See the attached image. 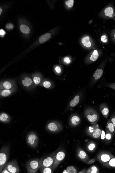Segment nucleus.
<instances>
[{
    "instance_id": "c756f323",
    "label": "nucleus",
    "mask_w": 115,
    "mask_h": 173,
    "mask_svg": "<svg viewBox=\"0 0 115 173\" xmlns=\"http://www.w3.org/2000/svg\"><path fill=\"white\" fill-rule=\"evenodd\" d=\"M102 113L103 115L104 116H106L108 115L109 113V109L107 107H105L102 111Z\"/></svg>"
},
{
    "instance_id": "72a5a7b5",
    "label": "nucleus",
    "mask_w": 115,
    "mask_h": 173,
    "mask_svg": "<svg viewBox=\"0 0 115 173\" xmlns=\"http://www.w3.org/2000/svg\"><path fill=\"white\" fill-rule=\"evenodd\" d=\"M109 164L112 167H115V159H111L110 161Z\"/></svg>"
},
{
    "instance_id": "c85d7f7f",
    "label": "nucleus",
    "mask_w": 115,
    "mask_h": 173,
    "mask_svg": "<svg viewBox=\"0 0 115 173\" xmlns=\"http://www.w3.org/2000/svg\"><path fill=\"white\" fill-rule=\"evenodd\" d=\"M107 127L110 131L111 132H112L114 131V130H115V127L112 123H108Z\"/></svg>"
},
{
    "instance_id": "20e7f679",
    "label": "nucleus",
    "mask_w": 115,
    "mask_h": 173,
    "mask_svg": "<svg viewBox=\"0 0 115 173\" xmlns=\"http://www.w3.org/2000/svg\"><path fill=\"white\" fill-rule=\"evenodd\" d=\"M52 155L43 156L40 158V168L45 167H52L55 162V156Z\"/></svg>"
},
{
    "instance_id": "cd10ccee",
    "label": "nucleus",
    "mask_w": 115,
    "mask_h": 173,
    "mask_svg": "<svg viewBox=\"0 0 115 173\" xmlns=\"http://www.w3.org/2000/svg\"><path fill=\"white\" fill-rule=\"evenodd\" d=\"M74 3V0H69L66 1V4L69 8H71L73 6Z\"/></svg>"
},
{
    "instance_id": "423d86ee",
    "label": "nucleus",
    "mask_w": 115,
    "mask_h": 173,
    "mask_svg": "<svg viewBox=\"0 0 115 173\" xmlns=\"http://www.w3.org/2000/svg\"><path fill=\"white\" fill-rule=\"evenodd\" d=\"M4 167H6L10 173H19L20 170L19 165L16 159L12 160L7 163Z\"/></svg>"
},
{
    "instance_id": "f8f14e48",
    "label": "nucleus",
    "mask_w": 115,
    "mask_h": 173,
    "mask_svg": "<svg viewBox=\"0 0 115 173\" xmlns=\"http://www.w3.org/2000/svg\"><path fill=\"white\" fill-rule=\"evenodd\" d=\"M104 14L106 17L112 18L115 17V14L114 10L111 7H108L104 10Z\"/></svg>"
},
{
    "instance_id": "7c9ffc66",
    "label": "nucleus",
    "mask_w": 115,
    "mask_h": 173,
    "mask_svg": "<svg viewBox=\"0 0 115 173\" xmlns=\"http://www.w3.org/2000/svg\"><path fill=\"white\" fill-rule=\"evenodd\" d=\"M101 40L102 42L106 43L107 42L108 38L106 35H103L101 37Z\"/></svg>"
},
{
    "instance_id": "a211bd4d",
    "label": "nucleus",
    "mask_w": 115,
    "mask_h": 173,
    "mask_svg": "<svg viewBox=\"0 0 115 173\" xmlns=\"http://www.w3.org/2000/svg\"><path fill=\"white\" fill-rule=\"evenodd\" d=\"M80 121V119L78 116L74 115L71 118V124L74 125H77L79 124Z\"/></svg>"
},
{
    "instance_id": "473e14b6",
    "label": "nucleus",
    "mask_w": 115,
    "mask_h": 173,
    "mask_svg": "<svg viewBox=\"0 0 115 173\" xmlns=\"http://www.w3.org/2000/svg\"><path fill=\"white\" fill-rule=\"evenodd\" d=\"M64 62L67 64H69L71 62L70 59L69 57H66L64 58Z\"/></svg>"
},
{
    "instance_id": "58836bf2",
    "label": "nucleus",
    "mask_w": 115,
    "mask_h": 173,
    "mask_svg": "<svg viewBox=\"0 0 115 173\" xmlns=\"http://www.w3.org/2000/svg\"><path fill=\"white\" fill-rule=\"evenodd\" d=\"M1 173H10V172L8 171V169H7L6 167H4L3 170L2 171Z\"/></svg>"
},
{
    "instance_id": "6ab92c4d",
    "label": "nucleus",
    "mask_w": 115,
    "mask_h": 173,
    "mask_svg": "<svg viewBox=\"0 0 115 173\" xmlns=\"http://www.w3.org/2000/svg\"><path fill=\"white\" fill-rule=\"evenodd\" d=\"M33 80L34 84L35 86L41 84V78L39 75H34L33 78Z\"/></svg>"
},
{
    "instance_id": "37998d69",
    "label": "nucleus",
    "mask_w": 115,
    "mask_h": 173,
    "mask_svg": "<svg viewBox=\"0 0 115 173\" xmlns=\"http://www.w3.org/2000/svg\"><path fill=\"white\" fill-rule=\"evenodd\" d=\"M111 121L114 127H115V118H112L111 119Z\"/></svg>"
},
{
    "instance_id": "2f4dec72",
    "label": "nucleus",
    "mask_w": 115,
    "mask_h": 173,
    "mask_svg": "<svg viewBox=\"0 0 115 173\" xmlns=\"http://www.w3.org/2000/svg\"><path fill=\"white\" fill-rule=\"evenodd\" d=\"M13 27H14V26H13V25L11 23H8V24H7L5 26L6 28L8 30H12L13 28Z\"/></svg>"
},
{
    "instance_id": "49530a36",
    "label": "nucleus",
    "mask_w": 115,
    "mask_h": 173,
    "mask_svg": "<svg viewBox=\"0 0 115 173\" xmlns=\"http://www.w3.org/2000/svg\"></svg>"
},
{
    "instance_id": "ea45409f",
    "label": "nucleus",
    "mask_w": 115,
    "mask_h": 173,
    "mask_svg": "<svg viewBox=\"0 0 115 173\" xmlns=\"http://www.w3.org/2000/svg\"><path fill=\"white\" fill-rule=\"evenodd\" d=\"M105 132L104 131H102V134H101V138L102 139L104 140L105 138Z\"/></svg>"
},
{
    "instance_id": "c9c22d12",
    "label": "nucleus",
    "mask_w": 115,
    "mask_h": 173,
    "mask_svg": "<svg viewBox=\"0 0 115 173\" xmlns=\"http://www.w3.org/2000/svg\"><path fill=\"white\" fill-rule=\"evenodd\" d=\"M95 147V145L94 144L92 143L90 144L88 146V148L89 150H92Z\"/></svg>"
},
{
    "instance_id": "a878e982",
    "label": "nucleus",
    "mask_w": 115,
    "mask_h": 173,
    "mask_svg": "<svg viewBox=\"0 0 115 173\" xmlns=\"http://www.w3.org/2000/svg\"><path fill=\"white\" fill-rule=\"evenodd\" d=\"M86 156V153H85V152L82 151V150L80 151L79 152V154H78V156L81 159H84L85 158V156Z\"/></svg>"
},
{
    "instance_id": "7ed1b4c3",
    "label": "nucleus",
    "mask_w": 115,
    "mask_h": 173,
    "mask_svg": "<svg viewBox=\"0 0 115 173\" xmlns=\"http://www.w3.org/2000/svg\"><path fill=\"white\" fill-rule=\"evenodd\" d=\"M26 141L29 146L33 148H36L39 142L38 137L36 133L34 132H29L26 136Z\"/></svg>"
},
{
    "instance_id": "0eeeda50",
    "label": "nucleus",
    "mask_w": 115,
    "mask_h": 173,
    "mask_svg": "<svg viewBox=\"0 0 115 173\" xmlns=\"http://www.w3.org/2000/svg\"><path fill=\"white\" fill-rule=\"evenodd\" d=\"M17 86L16 82L13 80H6L1 82L0 89H11Z\"/></svg>"
},
{
    "instance_id": "9d476101",
    "label": "nucleus",
    "mask_w": 115,
    "mask_h": 173,
    "mask_svg": "<svg viewBox=\"0 0 115 173\" xmlns=\"http://www.w3.org/2000/svg\"><path fill=\"white\" fill-rule=\"evenodd\" d=\"M55 159L54 162V167L57 165L58 163L60 161L63 160L65 158V154L63 151H59L55 155Z\"/></svg>"
},
{
    "instance_id": "39448f33",
    "label": "nucleus",
    "mask_w": 115,
    "mask_h": 173,
    "mask_svg": "<svg viewBox=\"0 0 115 173\" xmlns=\"http://www.w3.org/2000/svg\"><path fill=\"white\" fill-rule=\"evenodd\" d=\"M20 84L24 88L27 90H32L36 87L33 79L29 76L25 77L22 79Z\"/></svg>"
},
{
    "instance_id": "4be33fe9",
    "label": "nucleus",
    "mask_w": 115,
    "mask_h": 173,
    "mask_svg": "<svg viewBox=\"0 0 115 173\" xmlns=\"http://www.w3.org/2000/svg\"><path fill=\"white\" fill-rule=\"evenodd\" d=\"M20 30L22 33L25 34L29 33L30 32V29L29 27L25 25H21L20 27Z\"/></svg>"
},
{
    "instance_id": "f3484780",
    "label": "nucleus",
    "mask_w": 115,
    "mask_h": 173,
    "mask_svg": "<svg viewBox=\"0 0 115 173\" xmlns=\"http://www.w3.org/2000/svg\"><path fill=\"white\" fill-rule=\"evenodd\" d=\"M39 85L47 89L50 88L52 86L51 83L50 81L47 80H43Z\"/></svg>"
},
{
    "instance_id": "a19ab883",
    "label": "nucleus",
    "mask_w": 115,
    "mask_h": 173,
    "mask_svg": "<svg viewBox=\"0 0 115 173\" xmlns=\"http://www.w3.org/2000/svg\"><path fill=\"white\" fill-rule=\"evenodd\" d=\"M95 161V160L94 159H91L88 162V164H93V163H94V162Z\"/></svg>"
},
{
    "instance_id": "393cba45",
    "label": "nucleus",
    "mask_w": 115,
    "mask_h": 173,
    "mask_svg": "<svg viewBox=\"0 0 115 173\" xmlns=\"http://www.w3.org/2000/svg\"><path fill=\"white\" fill-rule=\"evenodd\" d=\"M101 133V131L100 129H97L94 131L93 133V137L95 138H97L99 137Z\"/></svg>"
},
{
    "instance_id": "f03ea898",
    "label": "nucleus",
    "mask_w": 115,
    "mask_h": 173,
    "mask_svg": "<svg viewBox=\"0 0 115 173\" xmlns=\"http://www.w3.org/2000/svg\"><path fill=\"white\" fill-rule=\"evenodd\" d=\"M40 158L34 159L28 161L26 164L28 173H36L40 169Z\"/></svg>"
},
{
    "instance_id": "9b49d317",
    "label": "nucleus",
    "mask_w": 115,
    "mask_h": 173,
    "mask_svg": "<svg viewBox=\"0 0 115 173\" xmlns=\"http://www.w3.org/2000/svg\"><path fill=\"white\" fill-rule=\"evenodd\" d=\"M11 117L8 114L4 112L1 113L0 121L4 123H8L11 121Z\"/></svg>"
},
{
    "instance_id": "412c9836",
    "label": "nucleus",
    "mask_w": 115,
    "mask_h": 173,
    "mask_svg": "<svg viewBox=\"0 0 115 173\" xmlns=\"http://www.w3.org/2000/svg\"><path fill=\"white\" fill-rule=\"evenodd\" d=\"M40 171L42 173H53L52 167H45L40 168Z\"/></svg>"
},
{
    "instance_id": "5701e85b",
    "label": "nucleus",
    "mask_w": 115,
    "mask_h": 173,
    "mask_svg": "<svg viewBox=\"0 0 115 173\" xmlns=\"http://www.w3.org/2000/svg\"><path fill=\"white\" fill-rule=\"evenodd\" d=\"M77 173L76 169L73 166H69L67 168L66 170L63 173Z\"/></svg>"
},
{
    "instance_id": "a18cd8bd",
    "label": "nucleus",
    "mask_w": 115,
    "mask_h": 173,
    "mask_svg": "<svg viewBox=\"0 0 115 173\" xmlns=\"http://www.w3.org/2000/svg\"><path fill=\"white\" fill-rule=\"evenodd\" d=\"M114 37H115V35H114Z\"/></svg>"
},
{
    "instance_id": "4468645a",
    "label": "nucleus",
    "mask_w": 115,
    "mask_h": 173,
    "mask_svg": "<svg viewBox=\"0 0 115 173\" xmlns=\"http://www.w3.org/2000/svg\"><path fill=\"white\" fill-rule=\"evenodd\" d=\"M82 43L84 46L88 48L91 46L92 44L90 41V38L88 36L85 37L82 39Z\"/></svg>"
},
{
    "instance_id": "bb28decb",
    "label": "nucleus",
    "mask_w": 115,
    "mask_h": 173,
    "mask_svg": "<svg viewBox=\"0 0 115 173\" xmlns=\"http://www.w3.org/2000/svg\"><path fill=\"white\" fill-rule=\"evenodd\" d=\"M101 159L103 162L107 161L110 159L109 156L107 155H103L101 156Z\"/></svg>"
},
{
    "instance_id": "dca6fc26",
    "label": "nucleus",
    "mask_w": 115,
    "mask_h": 173,
    "mask_svg": "<svg viewBox=\"0 0 115 173\" xmlns=\"http://www.w3.org/2000/svg\"><path fill=\"white\" fill-rule=\"evenodd\" d=\"M80 101V97L79 95H76L73 99L71 101L70 103V106L74 107L79 103Z\"/></svg>"
},
{
    "instance_id": "f704fd0d",
    "label": "nucleus",
    "mask_w": 115,
    "mask_h": 173,
    "mask_svg": "<svg viewBox=\"0 0 115 173\" xmlns=\"http://www.w3.org/2000/svg\"><path fill=\"white\" fill-rule=\"evenodd\" d=\"M92 170L91 171L90 173H96L98 171V169L97 168L95 167H93L91 168Z\"/></svg>"
},
{
    "instance_id": "1a4fd4ad",
    "label": "nucleus",
    "mask_w": 115,
    "mask_h": 173,
    "mask_svg": "<svg viewBox=\"0 0 115 173\" xmlns=\"http://www.w3.org/2000/svg\"><path fill=\"white\" fill-rule=\"evenodd\" d=\"M17 87H15L11 89H0V95L1 98L6 97L12 94L17 89Z\"/></svg>"
},
{
    "instance_id": "6e6552de",
    "label": "nucleus",
    "mask_w": 115,
    "mask_h": 173,
    "mask_svg": "<svg viewBox=\"0 0 115 173\" xmlns=\"http://www.w3.org/2000/svg\"><path fill=\"white\" fill-rule=\"evenodd\" d=\"M59 125L55 122H49L46 126V129L48 131L54 132L58 131L59 129Z\"/></svg>"
},
{
    "instance_id": "79ce46f5",
    "label": "nucleus",
    "mask_w": 115,
    "mask_h": 173,
    "mask_svg": "<svg viewBox=\"0 0 115 173\" xmlns=\"http://www.w3.org/2000/svg\"><path fill=\"white\" fill-rule=\"evenodd\" d=\"M106 138L108 140H110L111 139V134H107L105 136Z\"/></svg>"
},
{
    "instance_id": "2eb2a0df",
    "label": "nucleus",
    "mask_w": 115,
    "mask_h": 173,
    "mask_svg": "<svg viewBox=\"0 0 115 173\" xmlns=\"http://www.w3.org/2000/svg\"><path fill=\"white\" fill-rule=\"evenodd\" d=\"M103 74V70L102 69H98L96 70L94 73V76L95 80H99L102 75Z\"/></svg>"
},
{
    "instance_id": "e433bc0d",
    "label": "nucleus",
    "mask_w": 115,
    "mask_h": 173,
    "mask_svg": "<svg viewBox=\"0 0 115 173\" xmlns=\"http://www.w3.org/2000/svg\"><path fill=\"white\" fill-rule=\"evenodd\" d=\"M55 70L58 73H60L61 72V69L60 67L59 66H57L55 68Z\"/></svg>"
},
{
    "instance_id": "c03bdc74",
    "label": "nucleus",
    "mask_w": 115,
    "mask_h": 173,
    "mask_svg": "<svg viewBox=\"0 0 115 173\" xmlns=\"http://www.w3.org/2000/svg\"><path fill=\"white\" fill-rule=\"evenodd\" d=\"M2 9H1V8H0V15H1V13H2Z\"/></svg>"
},
{
    "instance_id": "ddd939ff",
    "label": "nucleus",
    "mask_w": 115,
    "mask_h": 173,
    "mask_svg": "<svg viewBox=\"0 0 115 173\" xmlns=\"http://www.w3.org/2000/svg\"><path fill=\"white\" fill-rule=\"evenodd\" d=\"M51 34L50 33H46L42 35L39 38V42L41 44L45 42L51 38Z\"/></svg>"
},
{
    "instance_id": "aec40b11",
    "label": "nucleus",
    "mask_w": 115,
    "mask_h": 173,
    "mask_svg": "<svg viewBox=\"0 0 115 173\" xmlns=\"http://www.w3.org/2000/svg\"><path fill=\"white\" fill-rule=\"evenodd\" d=\"M99 56V54L98 51L96 50H94L90 57V59L92 62L95 61L98 58Z\"/></svg>"
},
{
    "instance_id": "4c0bfd02",
    "label": "nucleus",
    "mask_w": 115,
    "mask_h": 173,
    "mask_svg": "<svg viewBox=\"0 0 115 173\" xmlns=\"http://www.w3.org/2000/svg\"><path fill=\"white\" fill-rule=\"evenodd\" d=\"M6 34V32L3 29H1L0 30V35L1 37H3Z\"/></svg>"
},
{
    "instance_id": "b1692460",
    "label": "nucleus",
    "mask_w": 115,
    "mask_h": 173,
    "mask_svg": "<svg viewBox=\"0 0 115 173\" xmlns=\"http://www.w3.org/2000/svg\"><path fill=\"white\" fill-rule=\"evenodd\" d=\"M87 118L89 121L90 122H94L97 121L98 119V116L96 114H93V115H88Z\"/></svg>"
},
{
    "instance_id": "f257e3e1",
    "label": "nucleus",
    "mask_w": 115,
    "mask_h": 173,
    "mask_svg": "<svg viewBox=\"0 0 115 173\" xmlns=\"http://www.w3.org/2000/svg\"><path fill=\"white\" fill-rule=\"evenodd\" d=\"M10 153L9 147L4 146L0 151V173H1L4 167L7 164Z\"/></svg>"
}]
</instances>
